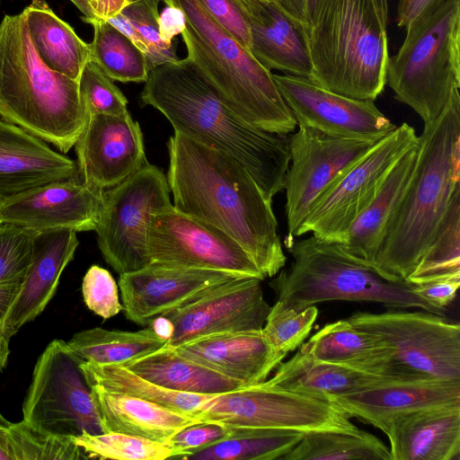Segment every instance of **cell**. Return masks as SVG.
Instances as JSON below:
<instances>
[{
    "instance_id": "cell-1",
    "label": "cell",
    "mask_w": 460,
    "mask_h": 460,
    "mask_svg": "<svg viewBox=\"0 0 460 460\" xmlns=\"http://www.w3.org/2000/svg\"><path fill=\"white\" fill-rule=\"evenodd\" d=\"M167 181L173 207L237 242L264 278L286 264L278 222L269 199L232 156L178 132L168 141Z\"/></svg>"
},
{
    "instance_id": "cell-2",
    "label": "cell",
    "mask_w": 460,
    "mask_h": 460,
    "mask_svg": "<svg viewBox=\"0 0 460 460\" xmlns=\"http://www.w3.org/2000/svg\"><path fill=\"white\" fill-rule=\"evenodd\" d=\"M140 101L158 110L174 132L241 163L269 199L285 189L289 135L262 130L243 119L189 57L152 68Z\"/></svg>"
},
{
    "instance_id": "cell-3",
    "label": "cell",
    "mask_w": 460,
    "mask_h": 460,
    "mask_svg": "<svg viewBox=\"0 0 460 460\" xmlns=\"http://www.w3.org/2000/svg\"><path fill=\"white\" fill-rule=\"evenodd\" d=\"M411 180L389 220L374 265L405 279L431 243L454 195L460 190V94L418 136Z\"/></svg>"
},
{
    "instance_id": "cell-4",
    "label": "cell",
    "mask_w": 460,
    "mask_h": 460,
    "mask_svg": "<svg viewBox=\"0 0 460 460\" xmlns=\"http://www.w3.org/2000/svg\"><path fill=\"white\" fill-rule=\"evenodd\" d=\"M88 118L78 81L51 70L39 58L24 12L4 15L0 22V119L66 154Z\"/></svg>"
},
{
    "instance_id": "cell-5",
    "label": "cell",
    "mask_w": 460,
    "mask_h": 460,
    "mask_svg": "<svg viewBox=\"0 0 460 460\" xmlns=\"http://www.w3.org/2000/svg\"><path fill=\"white\" fill-rule=\"evenodd\" d=\"M387 0H323L305 31L312 79L335 93L375 101L389 58Z\"/></svg>"
},
{
    "instance_id": "cell-6",
    "label": "cell",
    "mask_w": 460,
    "mask_h": 460,
    "mask_svg": "<svg viewBox=\"0 0 460 460\" xmlns=\"http://www.w3.org/2000/svg\"><path fill=\"white\" fill-rule=\"evenodd\" d=\"M292 257L288 269L270 282L277 301L301 311L329 301L374 302L394 308H419L440 316L446 310L430 305L413 284L386 275L375 265L313 234L284 243Z\"/></svg>"
},
{
    "instance_id": "cell-7",
    "label": "cell",
    "mask_w": 460,
    "mask_h": 460,
    "mask_svg": "<svg viewBox=\"0 0 460 460\" xmlns=\"http://www.w3.org/2000/svg\"><path fill=\"white\" fill-rule=\"evenodd\" d=\"M184 13L188 56L223 101L255 127L289 135L297 126L272 77L225 31L199 0H172Z\"/></svg>"
},
{
    "instance_id": "cell-8",
    "label": "cell",
    "mask_w": 460,
    "mask_h": 460,
    "mask_svg": "<svg viewBox=\"0 0 460 460\" xmlns=\"http://www.w3.org/2000/svg\"><path fill=\"white\" fill-rule=\"evenodd\" d=\"M389 57L385 84L424 125L434 122L460 88V0H445L405 29Z\"/></svg>"
},
{
    "instance_id": "cell-9",
    "label": "cell",
    "mask_w": 460,
    "mask_h": 460,
    "mask_svg": "<svg viewBox=\"0 0 460 460\" xmlns=\"http://www.w3.org/2000/svg\"><path fill=\"white\" fill-rule=\"evenodd\" d=\"M376 335L398 380H460V326L427 311L356 312L347 318Z\"/></svg>"
},
{
    "instance_id": "cell-10",
    "label": "cell",
    "mask_w": 460,
    "mask_h": 460,
    "mask_svg": "<svg viewBox=\"0 0 460 460\" xmlns=\"http://www.w3.org/2000/svg\"><path fill=\"white\" fill-rule=\"evenodd\" d=\"M81 359L67 341L55 339L37 359L22 403V420L49 435L74 438L105 433Z\"/></svg>"
},
{
    "instance_id": "cell-11",
    "label": "cell",
    "mask_w": 460,
    "mask_h": 460,
    "mask_svg": "<svg viewBox=\"0 0 460 460\" xmlns=\"http://www.w3.org/2000/svg\"><path fill=\"white\" fill-rule=\"evenodd\" d=\"M349 418L332 401L284 390L265 382L216 394L195 417L198 421L226 426L360 434L362 430Z\"/></svg>"
},
{
    "instance_id": "cell-12",
    "label": "cell",
    "mask_w": 460,
    "mask_h": 460,
    "mask_svg": "<svg viewBox=\"0 0 460 460\" xmlns=\"http://www.w3.org/2000/svg\"><path fill=\"white\" fill-rule=\"evenodd\" d=\"M164 173L147 162L119 184L103 191L95 228L105 261L119 275L151 263L147 229L152 214L172 206Z\"/></svg>"
},
{
    "instance_id": "cell-13",
    "label": "cell",
    "mask_w": 460,
    "mask_h": 460,
    "mask_svg": "<svg viewBox=\"0 0 460 460\" xmlns=\"http://www.w3.org/2000/svg\"><path fill=\"white\" fill-rule=\"evenodd\" d=\"M418 143L415 129L403 122L345 169L315 199L296 237L306 233L341 243L355 219L373 201L399 158Z\"/></svg>"
},
{
    "instance_id": "cell-14",
    "label": "cell",
    "mask_w": 460,
    "mask_h": 460,
    "mask_svg": "<svg viewBox=\"0 0 460 460\" xmlns=\"http://www.w3.org/2000/svg\"><path fill=\"white\" fill-rule=\"evenodd\" d=\"M261 279L241 276L155 318L150 324L175 348L207 335L261 330L270 305Z\"/></svg>"
},
{
    "instance_id": "cell-15",
    "label": "cell",
    "mask_w": 460,
    "mask_h": 460,
    "mask_svg": "<svg viewBox=\"0 0 460 460\" xmlns=\"http://www.w3.org/2000/svg\"><path fill=\"white\" fill-rule=\"evenodd\" d=\"M151 262L228 271L265 278L228 234L173 205L152 214L147 229Z\"/></svg>"
},
{
    "instance_id": "cell-16",
    "label": "cell",
    "mask_w": 460,
    "mask_h": 460,
    "mask_svg": "<svg viewBox=\"0 0 460 460\" xmlns=\"http://www.w3.org/2000/svg\"><path fill=\"white\" fill-rule=\"evenodd\" d=\"M376 142L334 137L305 126H298V130L289 135L290 162L284 189L288 234L284 243L296 238L322 192Z\"/></svg>"
},
{
    "instance_id": "cell-17",
    "label": "cell",
    "mask_w": 460,
    "mask_h": 460,
    "mask_svg": "<svg viewBox=\"0 0 460 460\" xmlns=\"http://www.w3.org/2000/svg\"><path fill=\"white\" fill-rule=\"evenodd\" d=\"M272 77L297 126L368 141H378L397 127L372 100L335 93L307 77L288 74H272Z\"/></svg>"
},
{
    "instance_id": "cell-18",
    "label": "cell",
    "mask_w": 460,
    "mask_h": 460,
    "mask_svg": "<svg viewBox=\"0 0 460 460\" xmlns=\"http://www.w3.org/2000/svg\"><path fill=\"white\" fill-rule=\"evenodd\" d=\"M243 275L228 271L151 262L119 275L123 312L137 325L204 295L215 286Z\"/></svg>"
},
{
    "instance_id": "cell-19",
    "label": "cell",
    "mask_w": 460,
    "mask_h": 460,
    "mask_svg": "<svg viewBox=\"0 0 460 460\" xmlns=\"http://www.w3.org/2000/svg\"><path fill=\"white\" fill-rule=\"evenodd\" d=\"M103 191L77 177L53 181L0 202V223L14 224L34 232L95 230Z\"/></svg>"
},
{
    "instance_id": "cell-20",
    "label": "cell",
    "mask_w": 460,
    "mask_h": 460,
    "mask_svg": "<svg viewBox=\"0 0 460 460\" xmlns=\"http://www.w3.org/2000/svg\"><path fill=\"white\" fill-rule=\"evenodd\" d=\"M74 146L82 181L103 190L146 163L140 126L128 112L90 115Z\"/></svg>"
},
{
    "instance_id": "cell-21",
    "label": "cell",
    "mask_w": 460,
    "mask_h": 460,
    "mask_svg": "<svg viewBox=\"0 0 460 460\" xmlns=\"http://www.w3.org/2000/svg\"><path fill=\"white\" fill-rule=\"evenodd\" d=\"M174 349L243 386L265 382L287 355L271 347L261 330L214 333Z\"/></svg>"
},
{
    "instance_id": "cell-22",
    "label": "cell",
    "mask_w": 460,
    "mask_h": 460,
    "mask_svg": "<svg viewBox=\"0 0 460 460\" xmlns=\"http://www.w3.org/2000/svg\"><path fill=\"white\" fill-rule=\"evenodd\" d=\"M78 175L75 161L23 128L0 119V202Z\"/></svg>"
},
{
    "instance_id": "cell-23",
    "label": "cell",
    "mask_w": 460,
    "mask_h": 460,
    "mask_svg": "<svg viewBox=\"0 0 460 460\" xmlns=\"http://www.w3.org/2000/svg\"><path fill=\"white\" fill-rule=\"evenodd\" d=\"M251 35L252 55L267 69L311 78L313 66L304 26L275 0H237Z\"/></svg>"
},
{
    "instance_id": "cell-24",
    "label": "cell",
    "mask_w": 460,
    "mask_h": 460,
    "mask_svg": "<svg viewBox=\"0 0 460 460\" xmlns=\"http://www.w3.org/2000/svg\"><path fill=\"white\" fill-rule=\"evenodd\" d=\"M349 417L377 428L389 418L420 409L460 405V380H391L332 398Z\"/></svg>"
},
{
    "instance_id": "cell-25",
    "label": "cell",
    "mask_w": 460,
    "mask_h": 460,
    "mask_svg": "<svg viewBox=\"0 0 460 460\" xmlns=\"http://www.w3.org/2000/svg\"><path fill=\"white\" fill-rule=\"evenodd\" d=\"M377 429L388 438L391 460H460V405L398 414Z\"/></svg>"
},
{
    "instance_id": "cell-26",
    "label": "cell",
    "mask_w": 460,
    "mask_h": 460,
    "mask_svg": "<svg viewBox=\"0 0 460 460\" xmlns=\"http://www.w3.org/2000/svg\"><path fill=\"white\" fill-rule=\"evenodd\" d=\"M78 244L76 232L70 229L36 232L31 264L22 292L4 326L10 339L46 308L57 291L63 270L73 260Z\"/></svg>"
},
{
    "instance_id": "cell-27",
    "label": "cell",
    "mask_w": 460,
    "mask_h": 460,
    "mask_svg": "<svg viewBox=\"0 0 460 460\" xmlns=\"http://www.w3.org/2000/svg\"><path fill=\"white\" fill-rule=\"evenodd\" d=\"M418 143L394 164L373 201L346 232L339 244L348 253L374 265L385 227L413 175L419 155Z\"/></svg>"
},
{
    "instance_id": "cell-28",
    "label": "cell",
    "mask_w": 460,
    "mask_h": 460,
    "mask_svg": "<svg viewBox=\"0 0 460 460\" xmlns=\"http://www.w3.org/2000/svg\"><path fill=\"white\" fill-rule=\"evenodd\" d=\"M104 432H119L165 443L196 419L158 404L90 386Z\"/></svg>"
},
{
    "instance_id": "cell-29",
    "label": "cell",
    "mask_w": 460,
    "mask_h": 460,
    "mask_svg": "<svg viewBox=\"0 0 460 460\" xmlns=\"http://www.w3.org/2000/svg\"><path fill=\"white\" fill-rule=\"evenodd\" d=\"M396 380L349 367L315 360L298 351L288 361H281L265 383L284 390L331 400L367 386Z\"/></svg>"
},
{
    "instance_id": "cell-30",
    "label": "cell",
    "mask_w": 460,
    "mask_h": 460,
    "mask_svg": "<svg viewBox=\"0 0 460 460\" xmlns=\"http://www.w3.org/2000/svg\"><path fill=\"white\" fill-rule=\"evenodd\" d=\"M299 349L318 361L396 379L391 373L387 348L376 335L355 326L348 319L327 323Z\"/></svg>"
},
{
    "instance_id": "cell-31",
    "label": "cell",
    "mask_w": 460,
    "mask_h": 460,
    "mask_svg": "<svg viewBox=\"0 0 460 460\" xmlns=\"http://www.w3.org/2000/svg\"><path fill=\"white\" fill-rule=\"evenodd\" d=\"M23 12L30 38L41 61L51 70L78 81L90 61L89 44L45 0H32Z\"/></svg>"
},
{
    "instance_id": "cell-32",
    "label": "cell",
    "mask_w": 460,
    "mask_h": 460,
    "mask_svg": "<svg viewBox=\"0 0 460 460\" xmlns=\"http://www.w3.org/2000/svg\"><path fill=\"white\" fill-rule=\"evenodd\" d=\"M121 366L160 386L177 392L215 395L243 387L242 384L185 358L167 344Z\"/></svg>"
},
{
    "instance_id": "cell-33",
    "label": "cell",
    "mask_w": 460,
    "mask_h": 460,
    "mask_svg": "<svg viewBox=\"0 0 460 460\" xmlns=\"http://www.w3.org/2000/svg\"><path fill=\"white\" fill-rule=\"evenodd\" d=\"M81 368L89 386L137 397L194 419L202 406L214 396L166 389L121 365H102L83 361Z\"/></svg>"
},
{
    "instance_id": "cell-34",
    "label": "cell",
    "mask_w": 460,
    "mask_h": 460,
    "mask_svg": "<svg viewBox=\"0 0 460 460\" xmlns=\"http://www.w3.org/2000/svg\"><path fill=\"white\" fill-rule=\"evenodd\" d=\"M225 439L181 456V460H282L304 432L270 428L228 426Z\"/></svg>"
},
{
    "instance_id": "cell-35",
    "label": "cell",
    "mask_w": 460,
    "mask_h": 460,
    "mask_svg": "<svg viewBox=\"0 0 460 460\" xmlns=\"http://www.w3.org/2000/svg\"><path fill=\"white\" fill-rule=\"evenodd\" d=\"M167 341L152 327L137 332L95 327L75 332L67 344L84 361L121 365L163 348Z\"/></svg>"
},
{
    "instance_id": "cell-36",
    "label": "cell",
    "mask_w": 460,
    "mask_h": 460,
    "mask_svg": "<svg viewBox=\"0 0 460 460\" xmlns=\"http://www.w3.org/2000/svg\"><path fill=\"white\" fill-rule=\"evenodd\" d=\"M84 22L93 27L90 61L112 81H146L149 69L146 56L128 37L108 20L96 17Z\"/></svg>"
},
{
    "instance_id": "cell-37",
    "label": "cell",
    "mask_w": 460,
    "mask_h": 460,
    "mask_svg": "<svg viewBox=\"0 0 460 460\" xmlns=\"http://www.w3.org/2000/svg\"><path fill=\"white\" fill-rule=\"evenodd\" d=\"M282 460H391L389 447L362 430L358 435L310 431Z\"/></svg>"
},
{
    "instance_id": "cell-38",
    "label": "cell",
    "mask_w": 460,
    "mask_h": 460,
    "mask_svg": "<svg viewBox=\"0 0 460 460\" xmlns=\"http://www.w3.org/2000/svg\"><path fill=\"white\" fill-rule=\"evenodd\" d=\"M35 234L36 232L23 226L0 223V326L3 330L31 264Z\"/></svg>"
},
{
    "instance_id": "cell-39",
    "label": "cell",
    "mask_w": 460,
    "mask_h": 460,
    "mask_svg": "<svg viewBox=\"0 0 460 460\" xmlns=\"http://www.w3.org/2000/svg\"><path fill=\"white\" fill-rule=\"evenodd\" d=\"M460 274V190L454 195L433 239L406 280L420 284Z\"/></svg>"
},
{
    "instance_id": "cell-40",
    "label": "cell",
    "mask_w": 460,
    "mask_h": 460,
    "mask_svg": "<svg viewBox=\"0 0 460 460\" xmlns=\"http://www.w3.org/2000/svg\"><path fill=\"white\" fill-rule=\"evenodd\" d=\"M72 438L88 459L164 460L173 456L165 443L119 432H84Z\"/></svg>"
},
{
    "instance_id": "cell-41",
    "label": "cell",
    "mask_w": 460,
    "mask_h": 460,
    "mask_svg": "<svg viewBox=\"0 0 460 460\" xmlns=\"http://www.w3.org/2000/svg\"><path fill=\"white\" fill-rule=\"evenodd\" d=\"M317 316L315 305L296 311L276 301L270 306L261 332L271 347L288 354L304 343Z\"/></svg>"
},
{
    "instance_id": "cell-42",
    "label": "cell",
    "mask_w": 460,
    "mask_h": 460,
    "mask_svg": "<svg viewBox=\"0 0 460 460\" xmlns=\"http://www.w3.org/2000/svg\"><path fill=\"white\" fill-rule=\"evenodd\" d=\"M15 460H81L88 459L72 438L40 432L23 420L10 422Z\"/></svg>"
},
{
    "instance_id": "cell-43",
    "label": "cell",
    "mask_w": 460,
    "mask_h": 460,
    "mask_svg": "<svg viewBox=\"0 0 460 460\" xmlns=\"http://www.w3.org/2000/svg\"><path fill=\"white\" fill-rule=\"evenodd\" d=\"M159 3V0L131 2L120 12L137 30L146 46L149 71L163 63L179 59L173 44H167L161 39L158 25Z\"/></svg>"
},
{
    "instance_id": "cell-44",
    "label": "cell",
    "mask_w": 460,
    "mask_h": 460,
    "mask_svg": "<svg viewBox=\"0 0 460 460\" xmlns=\"http://www.w3.org/2000/svg\"><path fill=\"white\" fill-rule=\"evenodd\" d=\"M79 94L88 115H123L128 100L112 80L93 61H88L78 79Z\"/></svg>"
},
{
    "instance_id": "cell-45",
    "label": "cell",
    "mask_w": 460,
    "mask_h": 460,
    "mask_svg": "<svg viewBox=\"0 0 460 460\" xmlns=\"http://www.w3.org/2000/svg\"><path fill=\"white\" fill-rule=\"evenodd\" d=\"M82 294L88 309L103 319H110L123 311L115 279L106 269L98 265H92L84 274Z\"/></svg>"
},
{
    "instance_id": "cell-46",
    "label": "cell",
    "mask_w": 460,
    "mask_h": 460,
    "mask_svg": "<svg viewBox=\"0 0 460 460\" xmlns=\"http://www.w3.org/2000/svg\"><path fill=\"white\" fill-rule=\"evenodd\" d=\"M229 434L230 429L226 425L213 421H199L177 431L166 444L173 451L171 459H179L191 451L205 448L221 441Z\"/></svg>"
},
{
    "instance_id": "cell-47",
    "label": "cell",
    "mask_w": 460,
    "mask_h": 460,
    "mask_svg": "<svg viewBox=\"0 0 460 460\" xmlns=\"http://www.w3.org/2000/svg\"><path fill=\"white\" fill-rule=\"evenodd\" d=\"M212 19L250 51L251 35L245 13L237 0H199Z\"/></svg>"
},
{
    "instance_id": "cell-48",
    "label": "cell",
    "mask_w": 460,
    "mask_h": 460,
    "mask_svg": "<svg viewBox=\"0 0 460 460\" xmlns=\"http://www.w3.org/2000/svg\"><path fill=\"white\" fill-rule=\"evenodd\" d=\"M460 287V274L435 280L413 284L414 292L437 308L446 310L456 296Z\"/></svg>"
},
{
    "instance_id": "cell-49",
    "label": "cell",
    "mask_w": 460,
    "mask_h": 460,
    "mask_svg": "<svg viewBox=\"0 0 460 460\" xmlns=\"http://www.w3.org/2000/svg\"><path fill=\"white\" fill-rule=\"evenodd\" d=\"M163 2L165 7L159 13V32L162 40L171 45L172 39L186 28V17L183 11L172 0H163Z\"/></svg>"
},
{
    "instance_id": "cell-50",
    "label": "cell",
    "mask_w": 460,
    "mask_h": 460,
    "mask_svg": "<svg viewBox=\"0 0 460 460\" xmlns=\"http://www.w3.org/2000/svg\"><path fill=\"white\" fill-rule=\"evenodd\" d=\"M445 0H399L396 22L406 29L437 9Z\"/></svg>"
},
{
    "instance_id": "cell-51",
    "label": "cell",
    "mask_w": 460,
    "mask_h": 460,
    "mask_svg": "<svg viewBox=\"0 0 460 460\" xmlns=\"http://www.w3.org/2000/svg\"><path fill=\"white\" fill-rule=\"evenodd\" d=\"M130 3V0H90L95 16L110 20L117 16Z\"/></svg>"
},
{
    "instance_id": "cell-52",
    "label": "cell",
    "mask_w": 460,
    "mask_h": 460,
    "mask_svg": "<svg viewBox=\"0 0 460 460\" xmlns=\"http://www.w3.org/2000/svg\"><path fill=\"white\" fill-rule=\"evenodd\" d=\"M0 460H15L10 421L0 413Z\"/></svg>"
},
{
    "instance_id": "cell-53",
    "label": "cell",
    "mask_w": 460,
    "mask_h": 460,
    "mask_svg": "<svg viewBox=\"0 0 460 460\" xmlns=\"http://www.w3.org/2000/svg\"><path fill=\"white\" fill-rule=\"evenodd\" d=\"M294 20L306 26V0H275Z\"/></svg>"
},
{
    "instance_id": "cell-54",
    "label": "cell",
    "mask_w": 460,
    "mask_h": 460,
    "mask_svg": "<svg viewBox=\"0 0 460 460\" xmlns=\"http://www.w3.org/2000/svg\"><path fill=\"white\" fill-rule=\"evenodd\" d=\"M10 338L5 334L0 326V371H2L8 363L10 355Z\"/></svg>"
},
{
    "instance_id": "cell-55",
    "label": "cell",
    "mask_w": 460,
    "mask_h": 460,
    "mask_svg": "<svg viewBox=\"0 0 460 460\" xmlns=\"http://www.w3.org/2000/svg\"><path fill=\"white\" fill-rule=\"evenodd\" d=\"M323 0H306V26L305 31L311 28L317 17Z\"/></svg>"
},
{
    "instance_id": "cell-56",
    "label": "cell",
    "mask_w": 460,
    "mask_h": 460,
    "mask_svg": "<svg viewBox=\"0 0 460 460\" xmlns=\"http://www.w3.org/2000/svg\"><path fill=\"white\" fill-rule=\"evenodd\" d=\"M84 14L81 17L82 21L94 19L97 16L93 13V11L90 5V0H70Z\"/></svg>"
},
{
    "instance_id": "cell-57",
    "label": "cell",
    "mask_w": 460,
    "mask_h": 460,
    "mask_svg": "<svg viewBox=\"0 0 460 460\" xmlns=\"http://www.w3.org/2000/svg\"><path fill=\"white\" fill-rule=\"evenodd\" d=\"M137 1H141V0H130V3L131 2H137ZM160 2L163 1V0H159Z\"/></svg>"
}]
</instances>
